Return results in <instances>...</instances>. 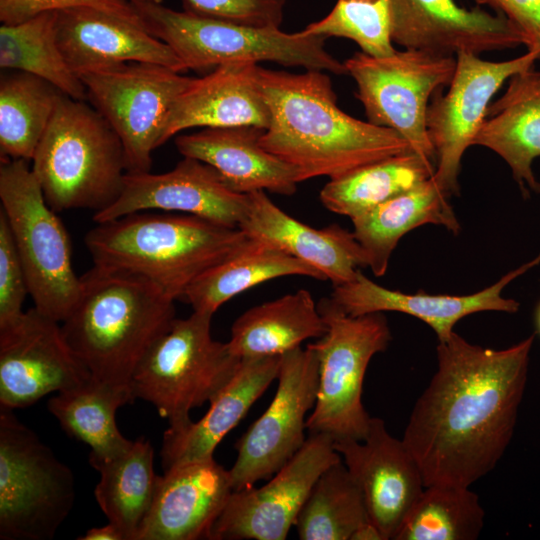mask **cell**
<instances>
[{"label":"cell","instance_id":"obj_1","mask_svg":"<svg viewBox=\"0 0 540 540\" xmlns=\"http://www.w3.org/2000/svg\"><path fill=\"white\" fill-rule=\"evenodd\" d=\"M534 339L500 350L456 332L438 342L437 370L402 438L425 487H470L496 467L514 434Z\"/></svg>","mask_w":540,"mask_h":540},{"label":"cell","instance_id":"obj_2","mask_svg":"<svg viewBox=\"0 0 540 540\" xmlns=\"http://www.w3.org/2000/svg\"><path fill=\"white\" fill-rule=\"evenodd\" d=\"M256 80L270 111L261 146L297 170L298 182L341 177L367 164L413 152L396 131L356 119L337 106L329 76L257 66Z\"/></svg>","mask_w":540,"mask_h":540},{"label":"cell","instance_id":"obj_3","mask_svg":"<svg viewBox=\"0 0 540 540\" xmlns=\"http://www.w3.org/2000/svg\"><path fill=\"white\" fill-rule=\"evenodd\" d=\"M80 278L78 300L61 322L64 338L94 379L131 389L137 368L176 319L175 300L129 273L93 266Z\"/></svg>","mask_w":540,"mask_h":540},{"label":"cell","instance_id":"obj_4","mask_svg":"<svg viewBox=\"0 0 540 540\" xmlns=\"http://www.w3.org/2000/svg\"><path fill=\"white\" fill-rule=\"evenodd\" d=\"M247 238L197 216L141 211L97 223L84 241L93 266L141 276L176 300Z\"/></svg>","mask_w":540,"mask_h":540},{"label":"cell","instance_id":"obj_5","mask_svg":"<svg viewBox=\"0 0 540 540\" xmlns=\"http://www.w3.org/2000/svg\"><path fill=\"white\" fill-rule=\"evenodd\" d=\"M32 172L55 211L110 206L127 174L120 138L94 108L65 94L35 150Z\"/></svg>","mask_w":540,"mask_h":540},{"label":"cell","instance_id":"obj_6","mask_svg":"<svg viewBox=\"0 0 540 540\" xmlns=\"http://www.w3.org/2000/svg\"><path fill=\"white\" fill-rule=\"evenodd\" d=\"M142 26L169 45L186 69L204 70L232 62H275L306 70L347 74L325 48V37L304 30L286 33L199 16L167 7L162 0H130Z\"/></svg>","mask_w":540,"mask_h":540},{"label":"cell","instance_id":"obj_7","mask_svg":"<svg viewBox=\"0 0 540 540\" xmlns=\"http://www.w3.org/2000/svg\"><path fill=\"white\" fill-rule=\"evenodd\" d=\"M213 314L193 311L176 318L137 368L131 384L136 398L151 403L169 430L192 422L190 412L213 401L235 375L241 359L211 336Z\"/></svg>","mask_w":540,"mask_h":540},{"label":"cell","instance_id":"obj_8","mask_svg":"<svg viewBox=\"0 0 540 540\" xmlns=\"http://www.w3.org/2000/svg\"><path fill=\"white\" fill-rule=\"evenodd\" d=\"M317 305L327 331L308 344L318 359L319 378L307 431L334 441L363 440L371 420L362 403L364 377L372 357L387 349L390 327L382 312L351 316L330 297Z\"/></svg>","mask_w":540,"mask_h":540},{"label":"cell","instance_id":"obj_9","mask_svg":"<svg viewBox=\"0 0 540 540\" xmlns=\"http://www.w3.org/2000/svg\"><path fill=\"white\" fill-rule=\"evenodd\" d=\"M27 162L1 158L0 210L23 264L34 308L61 323L78 300L81 278L72 266L66 228L47 204Z\"/></svg>","mask_w":540,"mask_h":540},{"label":"cell","instance_id":"obj_10","mask_svg":"<svg viewBox=\"0 0 540 540\" xmlns=\"http://www.w3.org/2000/svg\"><path fill=\"white\" fill-rule=\"evenodd\" d=\"M76 497L71 469L0 406V538L51 540Z\"/></svg>","mask_w":540,"mask_h":540},{"label":"cell","instance_id":"obj_11","mask_svg":"<svg viewBox=\"0 0 540 540\" xmlns=\"http://www.w3.org/2000/svg\"><path fill=\"white\" fill-rule=\"evenodd\" d=\"M344 65L368 122L396 131L414 153L436 166L427 110L433 95L450 84L456 56L414 49L383 57L357 52Z\"/></svg>","mask_w":540,"mask_h":540},{"label":"cell","instance_id":"obj_12","mask_svg":"<svg viewBox=\"0 0 540 540\" xmlns=\"http://www.w3.org/2000/svg\"><path fill=\"white\" fill-rule=\"evenodd\" d=\"M77 76L87 99L120 138L127 173L150 172L171 106L193 78L145 62L106 65Z\"/></svg>","mask_w":540,"mask_h":540},{"label":"cell","instance_id":"obj_13","mask_svg":"<svg viewBox=\"0 0 540 540\" xmlns=\"http://www.w3.org/2000/svg\"><path fill=\"white\" fill-rule=\"evenodd\" d=\"M318 378V359L308 345L281 355L270 405L236 443L237 457L229 469L233 491L270 479L302 448Z\"/></svg>","mask_w":540,"mask_h":540},{"label":"cell","instance_id":"obj_14","mask_svg":"<svg viewBox=\"0 0 540 540\" xmlns=\"http://www.w3.org/2000/svg\"><path fill=\"white\" fill-rule=\"evenodd\" d=\"M540 59V51L494 62L479 55H456V69L446 94L437 91L427 110V131L436 155L434 180L449 197L459 192L461 160L486 118L491 99L514 74Z\"/></svg>","mask_w":540,"mask_h":540},{"label":"cell","instance_id":"obj_15","mask_svg":"<svg viewBox=\"0 0 540 540\" xmlns=\"http://www.w3.org/2000/svg\"><path fill=\"white\" fill-rule=\"evenodd\" d=\"M342 458L326 434H309L298 453L266 484L232 491L210 540H284L314 483Z\"/></svg>","mask_w":540,"mask_h":540},{"label":"cell","instance_id":"obj_16","mask_svg":"<svg viewBox=\"0 0 540 540\" xmlns=\"http://www.w3.org/2000/svg\"><path fill=\"white\" fill-rule=\"evenodd\" d=\"M90 378L59 322L34 307L0 327V406L25 408Z\"/></svg>","mask_w":540,"mask_h":540},{"label":"cell","instance_id":"obj_17","mask_svg":"<svg viewBox=\"0 0 540 540\" xmlns=\"http://www.w3.org/2000/svg\"><path fill=\"white\" fill-rule=\"evenodd\" d=\"M249 206V194L229 188L212 166L184 157L165 173H127L119 197L94 213L93 220L97 224L136 212L162 210L239 228Z\"/></svg>","mask_w":540,"mask_h":540},{"label":"cell","instance_id":"obj_18","mask_svg":"<svg viewBox=\"0 0 540 540\" xmlns=\"http://www.w3.org/2000/svg\"><path fill=\"white\" fill-rule=\"evenodd\" d=\"M334 447L363 493L370 521L383 540H393L425 488L417 461L378 417L363 440H337Z\"/></svg>","mask_w":540,"mask_h":540},{"label":"cell","instance_id":"obj_19","mask_svg":"<svg viewBox=\"0 0 540 540\" xmlns=\"http://www.w3.org/2000/svg\"><path fill=\"white\" fill-rule=\"evenodd\" d=\"M391 40L404 49L456 56L524 45L503 15L466 9L454 0H389Z\"/></svg>","mask_w":540,"mask_h":540},{"label":"cell","instance_id":"obj_20","mask_svg":"<svg viewBox=\"0 0 540 540\" xmlns=\"http://www.w3.org/2000/svg\"><path fill=\"white\" fill-rule=\"evenodd\" d=\"M540 263V253L520 267L509 271L495 284L468 295L404 293L385 288L367 278L360 270L349 282L334 286L330 298L347 314L360 316L377 312H400L427 324L438 342L447 340L464 317L483 311L516 313L520 303L502 296L514 279Z\"/></svg>","mask_w":540,"mask_h":540},{"label":"cell","instance_id":"obj_21","mask_svg":"<svg viewBox=\"0 0 540 540\" xmlns=\"http://www.w3.org/2000/svg\"><path fill=\"white\" fill-rule=\"evenodd\" d=\"M232 491L229 470L214 457L164 471L137 540L209 539Z\"/></svg>","mask_w":540,"mask_h":540},{"label":"cell","instance_id":"obj_22","mask_svg":"<svg viewBox=\"0 0 540 540\" xmlns=\"http://www.w3.org/2000/svg\"><path fill=\"white\" fill-rule=\"evenodd\" d=\"M57 43L77 73L123 62H145L176 72L186 67L172 48L146 29L92 7L57 11Z\"/></svg>","mask_w":540,"mask_h":540},{"label":"cell","instance_id":"obj_23","mask_svg":"<svg viewBox=\"0 0 540 540\" xmlns=\"http://www.w3.org/2000/svg\"><path fill=\"white\" fill-rule=\"evenodd\" d=\"M258 64L232 62L193 78L177 97L164 123L160 146L193 127L255 126L267 129L270 111L256 80Z\"/></svg>","mask_w":540,"mask_h":540},{"label":"cell","instance_id":"obj_24","mask_svg":"<svg viewBox=\"0 0 540 540\" xmlns=\"http://www.w3.org/2000/svg\"><path fill=\"white\" fill-rule=\"evenodd\" d=\"M250 206L240 224L248 237L274 245L314 267L334 286L351 281L367 267L364 251L350 232L337 224L310 227L281 210L265 191L249 193Z\"/></svg>","mask_w":540,"mask_h":540},{"label":"cell","instance_id":"obj_25","mask_svg":"<svg viewBox=\"0 0 540 540\" xmlns=\"http://www.w3.org/2000/svg\"><path fill=\"white\" fill-rule=\"evenodd\" d=\"M264 130L255 126L204 128L178 136L175 144L183 157L212 166L236 192L292 195L299 183L297 170L261 146Z\"/></svg>","mask_w":540,"mask_h":540},{"label":"cell","instance_id":"obj_26","mask_svg":"<svg viewBox=\"0 0 540 540\" xmlns=\"http://www.w3.org/2000/svg\"><path fill=\"white\" fill-rule=\"evenodd\" d=\"M281 356L241 359L224 389L211 401L205 415L180 430L163 434V470L183 463L209 459L223 438L243 419L250 407L277 379Z\"/></svg>","mask_w":540,"mask_h":540},{"label":"cell","instance_id":"obj_27","mask_svg":"<svg viewBox=\"0 0 540 540\" xmlns=\"http://www.w3.org/2000/svg\"><path fill=\"white\" fill-rule=\"evenodd\" d=\"M473 145L498 154L509 166L524 197L540 193L532 170L540 157V71L533 67L508 79V86L489 105Z\"/></svg>","mask_w":540,"mask_h":540},{"label":"cell","instance_id":"obj_28","mask_svg":"<svg viewBox=\"0 0 540 540\" xmlns=\"http://www.w3.org/2000/svg\"><path fill=\"white\" fill-rule=\"evenodd\" d=\"M449 198L432 176L415 188L351 219L353 233L364 251L367 267L375 276L386 273L398 242L411 230L434 224L453 234L460 231Z\"/></svg>","mask_w":540,"mask_h":540},{"label":"cell","instance_id":"obj_29","mask_svg":"<svg viewBox=\"0 0 540 540\" xmlns=\"http://www.w3.org/2000/svg\"><path fill=\"white\" fill-rule=\"evenodd\" d=\"M326 280L314 267L265 241L248 237L232 254L187 288L183 300L193 311L213 314L225 302L263 282L284 276Z\"/></svg>","mask_w":540,"mask_h":540},{"label":"cell","instance_id":"obj_30","mask_svg":"<svg viewBox=\"0 0 540 540\" xmlns=\"http://www.w3.org/2000/svg\"><path fill=\"white\" fill-rule=\"evenodd\" d=\"M326 331L311 293L300 289L245 311L234 321L226 343L240 359L281 356Z\"/></svg>","mask_w":540,"mask_h":540},{"label":"cell","instance_id":"obj_31","mask_svg":"<svg viewBox=\"0 0 540 540\" xmlns=\"http://www.w3.org/2000/svg\"><path fill=\"white\" fill-rule=\"evenodd\" d=\"M154 450L143 437L124 452L105 460L89 461L100 474L94 495L108 519L125 540H137L152 506L159 476L153 467Z\"/></svg>","mask_w":540,"mask_h":540},{"label":"cell","instance_id":"obj_32","mask_svg":"<svg viewBox=\"0 0 540 540\" xmlns=\"http://www.w3.org/2000/svg\"><path fill=\"white\" fill-rule=\"evenodd\" d=\"M135 397L129 388L94 379L59 392L48 401V410L70 436L86 443L89 461L105 460L124 452L133 440L120 432L117 410Z\"/></svg>","mask_w":540,"mask_h":540},{"label":"cell","instance_id":"obj_33","mask_svg":"<svg viewBox=\"0 0 540 540\" xmlns=\"http://www.w3.org/2000/svg\"><path fill=\"white\" fill-rule=\"evenodd\" d=\"M435 169V164L414 152L388 157L330 179L320 191V200L331 212L352 219L415 188Z\"/></svg>","mask_w":540,"mask_h":540},{"label":"cell","instance_id":"obj_34","mask_svg":"<svg viewBox=\"0 0 540 540\" xmlns=\"http://www.w3.org/2000/svg\"><path fill=\"white\" fill-rule=\"evenodd\" d=\"M63 94L38 76L18 70L1 73V158L32 160Z\"/></svg>","mask_w":540,"mask_h":540},{"label":"cell","instance_id":"obj_35","mask_svg":"<svg viewBox=\"0 0 540 540\" xmlns=\"http://www.w3.org/2000/svg\"><path fill=\"white\" fill-rule=\"evenodd\" d=\"M57 11L0 27V67L38 76L65 95L86 100V88L67 64L56 38Z\"/></svg>","mask_w":540,"mask_h":540},{"label":"cell","instance_id":"obj_36","mask_svg":"<svg viewBox=\"0 0 540 540\" xmlns=\"http://www.w3.org/2000/svg\"><path fill=\"white\" fill-rule=\"evenodd\" d=\"M368 522L363 493L341 459L316 480L294 526L301 540H353Z\"/></svg>","mask_w":540,"mask_h":540},{"label":"cell","instance_id":"obj_37","mask_svg":"<svg viewBox=\"0 0 540 540\" xmlns=\"http://www.w3.org/2000/svg\"><path fill=\"white\" fill-rule=\"evenodd\" d=\"M485 511L470 487L431 485L413 504L393 540H475Z\"/></svg>","mask_w":540,"mask_h":540},{"label":"cell","instance_id":"obj_38","mask_svg":"<svg viewBox=\"0 0 540 540\" xmlns=\"http://www.w3.org/2000/svg\"><path fill=\"white\" fill-rule=\"evenodd\" d=\"M309 34L354 41L371 56H388L396 51L390 32L389 0H338L323 19L304 28Z\"/></svg>","mask_w":540,"mask_h":540},{"label":"cell","instance_id":"obj_39","mask_svg":"<svg viewBox=\"0 0 540 540\" xmlns=\"http://www.w3.org/2000/svg\"><path fill=\"white\" fill-rule=\"evenodd\" d=\"M184 10L199 16L260 28H279L287 0H182Z\"/></svg>","mask_w":540,"mask_h":540},{"label":"cell","instance_id":"obj_40","mask_svg":"<svg viewBox=\"0 0 540 540\" xmlns=\"http://www.w3.org/2000/svg\"><path fill=\"white\" fill-rule=\"evenodd\" d=\"M29 294L26 274L9 224L0 210V327L12 323L23 313Z\"/></svg>","mask_w":540,"mask_h":540},{"label":"cell","instance_id":"obj_41","mask_svg":"<svg viewBox=\"0 0 540 540\" xmlns=\"http://www.w3.org/2000/svg\"><path fill=\"white\" fill-rule=\"evenodd\" d=\"M72 7L96 8L143 27L130 0H0V21L17 24L43 12Z\"/></svg>","mask_w":540,"mask_h":540},{"label":"cell","instance_id":"obj_42","mask_svg":"<svg viewBox=\"0 0 540 540\" xmlns=\"http://www.w3.org/2000/svg\"><path fill=\"white\" fill-rule=\"evenodd\" d=\"M506 17L522 34L527 51H540V0H474Z\"/></svg>","mask_w":540,"mask_h":540},{"label":"cell","instance_id":"obj_43","mask_svg":"<svg viewBox=\"0 0 540 540\" xmlns=\"http://www.w3.org/2000/svg\"><path fill=\"white\" fill-rule=\"evenodd\" d=\"M79 540H125L123 533L114 524L90 528Z\"/></svg>","mask_w":540,"mask_h":540},{"label":"cell","instance_id":"obj_44","mask_svg":"<svg viewBox=\"0 0 540 540\" xmlns=\"http://www.w3.org/2000/svg\"><path fill=\"white\" fill-rule=\"evenodd\" d=\"M535 326H536V333L540 335V303L538 304L535 311Z\"/></svg>","mask_w":540,"mask_h":540}]
</instances>
